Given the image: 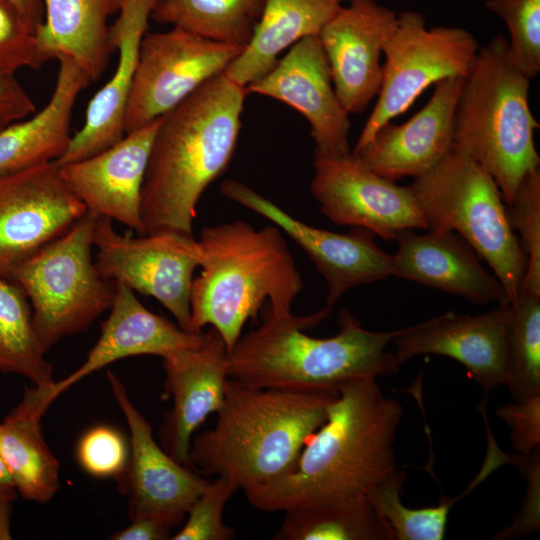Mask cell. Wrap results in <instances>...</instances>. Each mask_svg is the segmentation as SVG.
<instances>
[{
    "mask_svg": "<svg viewBox=\"0 0 540 540\" xmlns=\"http://www.w3.org/2000/svg\"><path fill=\"white\" fill-rule=\"evenodd\" d=\"M510 312V303L496 304L482 314L446 312L401 328L393 354L399 365L423 354L452 358L489 394L504 385Z\"/></svg>",
    "mask_w": 540,
    "mask_h": 540,
    "instance_id": "17",
    "label": "cell"
},
{
    "mask_svg": "<svg viewBox=\"0 0 540 540\" xmlns=\"http://www.w3.org/2000/svg\"><path fill=\"white\" fill-rule=\"evenodd\" d=\"M17 494L12 479L0 457V501L13 502Z\"/></svg>",
    "mask_w": 540,
    "mask_h": 540,
    "instance_id": "43",
    "label": "cell"
},
{
    "mask_svg": "<svg viewBox=\"0 0 540 540\" xmlns=\"http://www.w3.org/2000/svg\"><path fill=\"white\" fill-rule=\"evenodd\" d=\"M25 17L33 31L36 33L44 19V6L42 0H8Z\"/></svg>",
    "mask_w": 540,
    "mask_h": 540,
    "instance_id": "42",
    "label": "cell"
},
{
    "mask_svg": "<svg viewBox=\"0 0 540 540\" xmlns=\"http://www.w3.org/2000/svg\"><path fill=\"white\" fill-rule=\"evenodd\" d=\"M220 192L272 221L299 245L326 281L329 308L351 288L391 276V254L376 245L375 234L367 229L352 227L348 233H336L310 226L236 180L222 182Z\"/></svg>",
    "mask_w": 540,
    "mask_h": 540,
    "instance_id": "14",
    "label": "cell"
},
{
    "mask_svg": "<svg viewBox=\"0 0 540 540\" xmlns=\"http://www.w3.org/2000/svg\"><path fill=\"white\" fill-rule=\"evenodd\" d=\"M407 474L395 469L367 493V498L390 524L395 540H442L452 506L462 497H441L438 505L409 508L401 501Z\"/></svg>",
    "mask_w": 540,
    "mask_h": 540,
    "instance_id": "33",
    "label": "cell"
},
{
    "mask_svg": "<svg viewBox=\"0 0 540 540\" xmlns=\"http://www.w3.org/2000/svg\"><path fill=\"white\" fill-rule=\"evenodd\" d=\"M311 192L334 224L367 229L395 240L406 229L427 230L426 219L409 186H400L367 168L352 151L314 155Z\"/></svg>",
    "mask_w": 540,
    "mask_h": 540,
    "instance_id": "12",
    "label": "cell"
},
{
    "mask_svg": "<svg viewBox=\"0 0 540 540\" xmlns=\"http://www.w3.org/2000/svg\"><path fill=\"white\" fill-rule=\"evenodd\" d=\"M116 283V282H115ZM208 333L189 332L147 309L129 287L116 283L108 317L101 324L98 340L83 363L49 387L34 386L45 410L67 389L106 366L128 357L155 355L162 359L202 346Z\"/></svg>",
    "mask_w": 540,
    "mask_h": 540,
    "instance_id": "19",
    "label": "cell"
},
{
    "mask_svg": "<svg viewBox=\"0 0 540 540\" xmlns=\"http://www.w3.org/2000/svg\"><path fill=\"white\" fill-rule=\"evenodd\" d=\"M506 209L512 230L520 234L527 259L521 291L540 295V168L523 178Z\"/></svg>",
    "mask_w": 540,
    "mask_h": 540,
    "instance_id": "35",
    "label": "cell"
},
{
    "mask_svg": "<svg viewBox=\"0 0 540 540\" xmlns=\"http://www.w3.org/2000/svg\"><path fill=\"white\" fill-rule=\"evenodd\" d=\"M200 347L163 358L164 387L172 407L159 429L161 447L176 461L189 465V450L197 428L221 408L228 380V350L209 327Z\"/></svg>",
    "mask_w": 540,
    "mask_h": 540,
    "instance_id": "22",
    "label": "cell"
},
{
    "mask_svg": "<svg viewBox=\"0 0 540 540\" xmlns=\"http://www.w3.org/2000/svg\"><path fill=\"white\" fill-rule=\"evenodd\" d=\"M403 416L375 378L338 388L327 419L285 474L244 490L263 512L367 495L395 469L394 443Z\"/></svg>",
    "mask_w": 540,
    "mask_h": 540,
    "instance_id": "1",
    "label": "cell"
},
{
    "mask_svg": "<svg viewBox=\"0 0 540 540\" xmlns=\"http://www.w3.org/2000/svg\"><path fill=\"white\" fill-rule=\"evenodd\" d=\"M496 415L511 429V444L522 455L540 450V395L498 407Z\"/></svg>",
    "mask_w": 540,
    "mask_h": 540,
    "instance_id": "39",
    "label": "cell"
},
{
    "mask_svg": "<svg viewBox=\"0 0 540 540\" xmlns=\"http://www.w3.org/2000/svg\"><path fill=\"white\" fill-rule=\"evenodd\" d=\"M172 526L156 517H139L111 535L113 540H164L169 539Z\"/></svg>",
    "mask_w": 540,
    "mask_h": 540,
    "instance_id": "41",
    "label": "cell"
},
{
    "mask_svg": "<svg viewBox=\"0 0 540 540\" xmlns=\"http://www.w3.org/2000/svg\"><path fill=\"white\" fill-rule=\"evenodd\" d=\"M396 23L395 11L376 0H347L319 33L334 90L349 114L364 111L378 95L380 58Z\"/></svg>",
    "mask_w": 540,
    "mask_h": 540,
    "instance_id": "18",
    "label": "cell"
},
{
    "mask_svg": "<svg viewBox=\"0 0 540 540\" xmlns=\"http://www.w3.org/2000/svg\"><path fill=\"white\" fill-rule=\"evenodd\" d=\"M35 105L13 73L0 70V119L13 123L33 115Z\"/></svg>",
    "mask_w": 540,
    "mask_h": 540,
    "instance_id": "40",
    "label": "cell"
},
{
    "mask_svg": "<svg viewBox=\"0 0 540 540\" xmlns=\"http://www.w3.org/2000/svg\"><path fill=\"white\" fill-rule=\"evenodd\" d=\"M98 216L86 211L66 232L16 267L11 275L25 293L45 352L87 329L112 305L116 283L92 259Z\"/></svg>",
    "mask_w": 540,
    "mask_h": 540,
    "instance_id": "8",
    "label": "cell"
},
{
    "mask_svg": "<svg viewBox=\"0 0 540 540\" xmlns=\"http://www.w3.org/2000/svg\"><path fill=\"white\" fill-rule=\"evenodd\" d=\"M198 244L202 270L191 287V332L214 328L229 353L265 304L275 314L291 312L304 283L277 226L256 229L241 220L207 226Z\"/></svg>",
    "mask_w": 540,
    "mask_h": 540,
    "instance_id": "5",
    "label": "cell"
},
{
    "mask_svg": "<svg viewBox=\"0 0 540 540\" xmlns=\"http://www.w3.org/2000/svg\"><path fill=\"white\" fill-rule=\"evenodd\" d=\"M336 390L259 388L228 378L214 427L192 438L189 464L246 490L288 472L327 419Z\"/></svg>",
    "mask_w": 540,
    "mask_h": 540,
    "instance_id": "4",
    "label": "cell"
},
{
    "mask_svg": "<svg viewBox=\"0 0 540 540\" xmlns=\"http://www.w3.org/2000/svg\"><path fill=\"white\" fill-rule=\"evenodd\" d=\"M347 0H265L243 51L224 74L246 87L266 74L278 56L301 39L319 35Z\"/></svg>",
    "mask_w": 540,
    "mask_h": 540,
    "instance_id": "27",
    "label": "cell"
},
{
    "mask_svg": "<svg viewBox=\"0 0 540 540\" xmlns=\"http://www.w3.org/2000/svg\"><path fill=\"white\" fill-rule=\"evenodd\" d=\"M391 276L459 296L473 304L510 303L504 287L457 233L401 231Z\"/></svg>",
    "mask_w": 540,
    "mask_h": 540,
    "instance_id": "23",
    "label": "cell"
},
{
    "mask_svg": "<svg viewBox=\"0 0 540 540\" xmlns=\"http://www.w3.org/2000/svg\"><path fill=\"white\" fill-rule=\"evenodd\" d=\"M41 418L21 401L0 422V457L17 493L46 503L60 487V464L44 438Z\"/></svg>",
    "mask_w": 540,
    "mask_h": 540,
    "instance_id": "28",
    "label": "cell"
},
{
    "mask_svg": "<svg viewBox=\"0 0 540 540\" xmlns=\"http://www.w3.org/2000/svg\"><path fill=\"white\" fill-rule=\"evenodd\" d=\"M275 540H395L387 520L367 495L285 511Z\"/></svg>",
    "mask_w": 540,
    "mask_h": 540,
    "instance_id": "29",
    "label": "cell"
},
{
    "mask_svg": "<svg viewBox=\"0 0 540 540\" xmlns=\"http://www.w3.org/2000/svg\"><path fill=\"white\" fill-rule=\"evenodd\" d=\"M511 304V303H510ZM504 385L514 401L540 395V295L521 291L506 336Z\"/></svg>",
    "mask_w": 540,
    "mask_h": 540,
    "instance_id": "32",
    "label": "cell"
},
{
    "mask_svg": "<svg viewBox=\"0 0 540 540\" xmlns=\"http://www.w3.org/2000/svg\"><path fill=\"white\" fill-rule=\"evenodd\" d=\"M41 66L35 32L15 5L0 0V70L15 74Z\"/></svg>",
    "mask_w": 540,
    "mask_h": 540,
    "instance_id": "38",
    "label": "cell"
},
{
    "mask_svg": "<svg viewBox=\"0 0 540 540\" xmlns=\"http://www.w3.org/2000/svg\"><path fill=\"white\" fill-rule=\"evenodd\" d=\"M461 27H428L417 11L397 15L396 27L383 47L382 83L376 104L353 150L366 145L384 124L404 113L430 85L465 77L479 49Z\"/></svg>",
    "mask_w": 540,
    "mask_h": 540,
    "instance_id": "9",
    "label": "cell"
},
{
    "mask_svg": "<svg viewBox=\"0 0 540 540\" xmlns=\"http://www.w3.org/2000/svg\"><path fill=\"white\" fill-rule=\"evenodd\" d=\"M530 79L512 62L501 35L480 46L463 79L453 148L479 163L510 205L523 178L539 168V128L529 105Z\"/></svg>",
    "mask_w": 540,
    "mask_h": 540,
    "instance_id": "6",
    "label": "cell"
},
{
    "mask_svg": "<svg viewBox=\"0 0 540 540\" xmlns=\"http://www.w3.org/2000/svg\"><path fill=\"white\" fill-rule=\"evenodd\" d=\"M463 79L436 82L429 101L409 120L384 124L366 145L352 153L371 171L394 182L426 174L453 149Z\"/></svg>",
    "mask_w": 540,
    "mask_h": 540,
    "instance_id": "21",
    "label": "cell"
},
{
    "mask_svg": "<svg viewBox=\"0 0 540 540\" xmlns=\"http://www.w3.org/2000/svg\"><path fill=\"white\" fill-rule=\"evenodd\" d=\"M44 19L35 33L42 65L67 57L90 82L98 80L112 51L108 18L119 12L121 0H42Z\"/></svg>",
    "mask_w": 540,
    "mask_h": 540,
    "instance_id": "26",
    "label": "cell"
},
{
    "mask_svg": "<svg viewBox=\"0 0 540 540\" xmlns=\"http://www.w3.org/2000/svg\"><path fill=\"white\" fill-rule=\"evenodd\" d=\"M107 378L130 432L128 463L118 477L128 496L130 520L156 517L174 527L183 520L210 481L159 446L150 424L130 400L121 380L111 371L107 372Z\"/></svg>",
    "mask_w": 540,
    "mask_h": 540,
    "instance_id": "15",
    "label": "cell"
},
{
    "mask_svg": "<svg viewBox=\"0 0 540 540\" xmlns=\"http://www.w3.org/2000/svg\"><path fill=\"white\" fill-rule=\"evenodd\" d=\"M53 93L48 103L26 120L0 130V175L56 161L71 138L72 111L80 92L90 83L71 59L60 57Z\"/></svg>",
    "mask_w": 540,
    "mask_h": 540,
    "instance_id": "25",
    "label": "cell"
},
{
    "mask_svg": "<svg viewBox=\"0 0 540 540\" xmlns=\"http://www.w3.org/2000/svg\"><path fill=\"white\" fill-rule=\"evenodd\" d=\"M154 1L121 0L118 17L108 28L110 49L118 53L116 69L89 101L85 122L56 160L59 165L91 156L124 136L126 106Z\"/></svg>",
    "mask_w": 540,
    "mask_h": 540,
    "instance_id": "24",
    "label": "cell"
},
{
    "mask_svg": "<svg viewBox=\"0 0 540 540\" xmlns=\"http://www.w3.org/2000/svg\"><path fill=\"white\" fill-rule=\"evenodd\" d=\"M246 93L223 72L160 118L141 192L145 234L193 235L201 195L234 154Z\"/></svg>",
    "mask_w": 540,
    "mask_h": 540,
    "instance_id": "2",
    "label": "cell"
},
{
    "mask_svg": "<svg viewBox=\"0 0 540 540\" xmlns=\"http://www.w3.org/2000/svg\"><path fill=\"white\" fill-rule=\"evenodd\" d=\"M236 491L226 478L218 476L196 499L188 511V519L172 540H231L235 533L223 522L226 502Z\"/></svg>",
    "mask_w": 540,
    "mask_h": 540,
    "instance_id": "36",
    "label": "cell"
},
{
    "mask_svg": "<svg viewBox=\"0 0 540 540\" xmlns=\"http://www.w3.org/2000/svg\"><path fill=\"white\" fill-rule=\"evenodd\" d=\"M247 92L281 101L301 113L310 125L315 154L339 156L352 150L348 141L349 113L334 90L330 68L318 35L289 48Z\"/></svg>",
    "mask_w": 540,
    "mask_h": 540,
    "instance_id": "16",
    "label": "cell"
},
{
    "mask_svg": "<svg viewBox=\"0 0 540 540\" xmlns=\"http://www.w3.org/2000/svg\"><path fill=\"white\" fill-rule=\"evenodd\" d=\"M243 49L175 27L146 33L126 106L124 132L168 113L205 82L223 73Z\"/></svg>",
    "mask_w": 540,
    "mask_h": 540,
    "instance_id": "11",
    "label": "cell"
},
{
    "mask_svg": "<svg viewBox=\"0 0 540 540\" xmlns=\"http://www.w3.org/2000/svg\"><path fill=\"white\" fill-rule=\"evenodd\" d=\"M95 264L100 274L134 292L155 298L190 331V294L200 249L194 236L157 232L137 237L122 235L102 216L94 229Z\"/></svg>",
    "mask_w": 540,
    "mask_h": 540,
    "instance_id": "10",
    "label": "cell"
},
{
    "mask_svg": "<svg viewBox=\"0 0 540 540\" xmlns=\"http://www.w3.org/2000/svg\"><path fill=\"white\" fill-rule=\"evenodd\" d=\"M45 354L25 293L11 278L0 277V372L22 376L36 387H49L55 380Z\"/></svg>",
    "mask_w": 540,
    "mask_h": 540,
    "instance_id": "31",
    "label": "cell"
},
{
    "mask_svg": "<svg viewBox=\"0 0 540 540\" xmlns=\"http://www.w3.org/2000/svg\"><path fill=\"white\" fill-rule=\"evenodd\" d=\"M86 211L56 161L0 175V277L10 278Z\"/></svg>",
    "mask_w": 540,
    "mask_h": 540,
    "instance_id": "13",
    "label": "cell"
},
{
    "mask_svg": "<svg viewBox=\"0 0 540 540\" xmlns=\"http://www.w3.org/2000/svg\"><path fill=\"white\" fill-rule=\"evenodd\" d=\"M331 310L325 306L311 315L296 316L275 314L265 304L261 325L241 335L228 353V377L259 388L338 391L355 380L398 372L400 365L387 346L401 329L367 330L342 309L336 335L316 338L304 332Z\"/></svg>",
    "mask_w": 540,
    "mask_h": 540,
    "instance_id": "3",
    "label": "cell"
},
{
    "mask_svg": "<svg viewBox=\"0 0 540 540\" xmlns=\"http://www.w3.org/2000/svg\"><path fill=\"white\" fill-rule=\"evenodd\" d=\"M409 187L426 219L427 230L452 231L462 237L489 265L509 302L515 303L527 259L490 174L467 154L453 148Z\"/></svg>",
    "mask_w": 540,
    "mask_h": 540,
    "instance_id": "7",
    "label": "cell"
},
{
    "mask_svg": "<svg viewBox=\"0 0 540 540\" xmlns=\"http://www.w3.org/2000/svg\"><path fill=\"white\" fill-rule=\"evenodd\" d=\"M13 502L0 501V540H10Z\"/></svg>",
    "mask_w": 540,
    "mask_h": 540,
    "instance_id": "44",
    "label": "cell"
},
{
    "mask_svg": "<svg viewBox=\"0 0 540 540\" xmlns=\"http://www.w3.org/2000/svg\"><path fill=\"white\" fill-rule=\"evenodd\" d=\"M6 124H4L1 119H0V130L5 126Z\"/></svg>",
    "mask_w": 540,
    "mask_h": 540,
    "instance_id": "45",
    "label": "cell"
},
{
    "mask_svg": "<svg viewBox=\"0 0 540 540\" xmlns=\"http://www.w3.org/2000/svg\"><path fill=\"white\" fill-rule=\"evenodd\" d=\"M265 0H155L151 18L204 39L245 47Z\"/></svg>",
    "mask_w": 540,
    "mask_h": 540,
    "instance_id": "30",
    "label": "cell"
},
{
    "mask_svg": "<svg viewBox=\"0 0 540 540\" xmlns=\"http://www.w3.org/2000/svg\"><path fill=\"white\" fill-rule=\"evenodd\" d=\"M129 446L117 429L98 425L86 431L76 447L81 468L96 478L119 477L129 459Z\"/></svg>",
    "mask_w": 540,
    "mask_h": 540,
    "instance_id": "37",
    "label": "cell"
},
{
    "mask_svg": "<svg viewBox=\"0 0 540 540\" xmlns=\"http://www.w3.org/2000/svg\"><path fill=\"white\" fill-rule=\"evenodd\" d=\"M485 6L508 28V53L514 65L529 79L536 77L540 71V0H486Z\"/></svg>",
    "mask_w": 540,
    "mask_h": 540,
    "instance_id": "34",
    "label": "cell"
},
{
    "mask_svg": "<svg viewBox=\"0 0 540 540\" xmlns=\"http://www.w3.org/2000/svg\"><path fill=\"white\" fill-rule=\"evenodd\" d=\"M160 118L125 133L91 156L58 164L61 176L87 211L117 221L138 235H145L141 192Z\"/></svg>",
    "mask_w": 540,
    "mask_h": 540,
    "instance_id": "20",
    "label": "cell"
}]
</instances>
